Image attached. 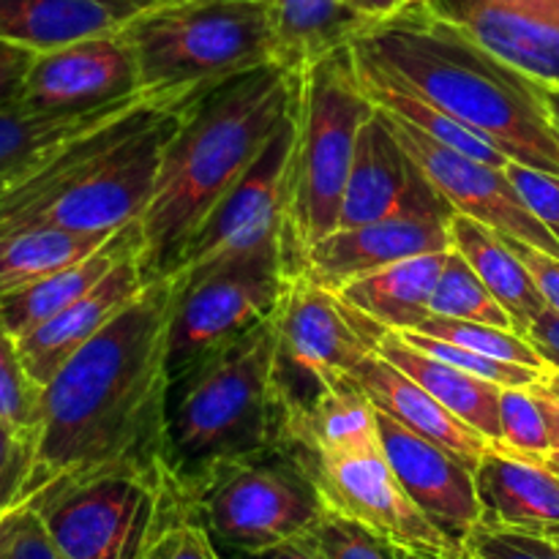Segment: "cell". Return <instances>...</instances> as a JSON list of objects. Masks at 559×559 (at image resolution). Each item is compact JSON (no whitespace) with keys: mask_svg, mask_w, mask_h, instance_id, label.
Returning a JSON list of instances; mask_svg holds the SVG:
<instances>
[{"mask_svg":"<svg viewBox=\"0 0 559 559\" xmlns=\"http://www.w3.org/2000/svg\"><path fill=\"white\" fill-rule=\"evenodd\" d=\"M147 559H224V555L218 551L216 540L211 538L205 524L191 513L164 535L162 544Z\"/></svg>","mask_w":559,"mask_h":559,"instance_id":"obj_43","label":"cell"},{"mask_svg":"<svg viewBox=\"0 0 559 559\" xmlns=\"http://www.w3.org/2000/svg\"><path fill=\"white\" fill-rule=\"evenodd\" d=\"M349 44L358 58L484 134L511 162L559 175V129L540 82L497 58L462 25L404 3L360 27Z\"/></svg>","mask_w":559,"mask_h":559,"instance_id":"obj_2","label":"cell"},{"mask_svg":"<svg viewBox=\"0 0 559 559\" xmlns=\"http://www.w3.org/2000/svg\"><path fill=\"white\" fill-rule=\"evenodd\" d=\"M404 338L409 344H415L424 353L435 355V358L445 360V364L456 366V369L467 371V374L480 377L486 382H495L500 388H533L538 382L549 380L551 371H540V369H530V366H519V364H508V360H497L489 358V355L473 353L467 347H459V344L445 342V338L429 336V333H418V331H404Z\"/></svg>","mask_w":559,"mask_h":559,"instance_id":"obj_36","label":"cell"},{"mask_svg":"<svg viewBox=\"0 0 559 559\" xmlns=\"http://www.w3.org/2000/svg\"><path fill=\"white\" fill-rule=\"evenodd\" d=\"M147 282L151 276L142 265V251H131L91 293L16 338L22 366L31 380L38 388L47 385L91 338H96L147 287Z\"/></svg>","mask_w":559,"mask_h":559,"instance_id":"obj_20","label":"cell"},{"mask_svg":"<svg viewBox=\"0 0 559 559\" xmlns=\"http://www.w3.org/2000/svg\"><path fill=\"white\" fill-rule=\"evenodd\" d=\"M151 93H136L126 102L104 104L87 112H41L22 98L0 104V191L25 178L33 167H38L69 140L107 123Z\"/></svg>","mask_w":559,"mask_h":559,"instance_id":"obj_25","label":"cell"},{"mask_svg":"<svg viewBox=\"0 0 559 559\" xmlns=\"http://www.w3.org/2000/svg\"><path fill=\"white\" fill-rule=\"evenodd\" d=\"M107 240L109 235L71 233L60 227H22L3 233L0 235V295L14 293L60 267L85 260Z\"/></svg>","mask_w":559,"mask_h":559,"instance_id":"obj_32","label":"cell"},{"mask_svg":"<svg viewBox=\"0 0 559 559\" xmlns=\"http://www.w3.org/2000/svg\"><path fill=\"white\" fill-rule=\"evenodd\" d=\"M175 282L147 287L41 388L31 500L60 480L169 464V320Z\"/></svg>","mask_w":559,"mask_h":559,"instance_id":"obj_1","label":"cell"},{"mask_svg":"<svg viewBox=\"0 0 559 559\" xmlns=\"http://www.w3.org/2000/svg\"><path fill=\"white\" fill-rule=\"evenodd\" d=\"M322 500L342 516L364 524L388 544L420 555H459L462 546L448 538L404 491L380 448L353 456L311 462Z\"/></svg>","mask_w":559,"mask_h":559,"instance_id":"obj_13","label":"cell"},{"mask_svg":"<svg viewBox=\"0 0 559 559\" xmlns=\"http://www.w3.org/2000/svg\"><path fill=\"white\" fill-rule=\"evenodd\" d=\"M0 559H69L49 535L33 506H20L0 519Z\"/></svg>","mask_w":559,"mask_h":559,"instance_id":"obj_41","label":"cell"},{"mask_svg":"<svg viewBox=\"0 0 559 559\" xmlns=\"http://www.w3.org/2000/svg\"><path fill=\"white\" fill-rule=\"evenodd\" d=\"M500 429L502 437L495 445L519 456L546 462L555 451L549 420L533 388H500Z\"/></svg>","mask_w":559,"mask_h":559,"instance_id":"obj_35","label":"cell"},{"mask_svg":"<svg viewBox=\"0 0 559 559\" xmlns=\"http://www.w3.org/2000/svg\"><path fill=\"white\" fill-rule=\"evenodd\" d=\"M353 380L364 388V393L380 413L402 424L404 429L442 445L453 456L462 459L467 467H478L484 453L489 451L491 442L484 435L469 429L462 418L442 407L420 382L404 374L399 366L382 358L380 353L366 358Z\"/></svg>","mask_w":559,"mask_h":559,"instance_id":"obj_23","label":"cell"},{"mask_svg":"<svg viewBox=\"0 0 559 559\" xmlns=\"http://www.w3.org/2000/svg\"><path fill=\"white\" fill-rule=\"evenodd\" d=\"M374 102L360 82L349 41L300 66L287 233V260L293 276L300 251L338 227L355 142L360 126L374 115Z\"/></svg>","mask_w":559,"mask_h":559,"instance_id":"obj_6","label":"cell"},{"mask_svg":"<svg viewBox=\"0 0 559 559\" xmlns=\"http://www.w3.org/2000/svg\"><path fill=\"white\" fill-rule=\"evenodd\" d=\"M382 115H385L388 126L404 145V151L424 169L426 178L435 183V189L445 197L453 211L486 224V227L506 235V238L522 240V243L535 246L546 254L559 257V238L555 229L546 227L524 205L506 169L464 156V153L420 134L418 129H413L404 120L393 118L388 112Z\"/></svg>","mask_w":559,"mask_h":559,"instance_id":"obj_14","label":"cell"},{"mask_svg":"<svg viewBox=\"0 0 559 559\" xmlns=\"http://www.w3.org/2000/svg\"><path fill=\"white\" fill-rule=\"evenodd\" d=\"M169 0H0V38L33 52L118 33Z\"/></svg>","mask_w":559,"mask_h":559,"instance_id":"obj_21","label":"cell"},{"mask_svg":"<svg viewBox=\"0 0 559 559\" xmlns=\"http://www.w3.org/2000/svg\"><path fill=\"white\" fill-rule=\"evenodd\" d=\"M145 93L123 31L36 52L20 98L41 112H87Z\"/></svg>","mask_w":559,"mask_h":559,"instance_id":"obj_15","label":"cell"},{"mask_svg":"<svg viewBox=\"0 0 559 559\" xmlns=\"http://www.w3.org/2000/svg\"><path fill=\"white\" fill-rule=\"evenodd\" d=\"M145 91H189L276 60L273 0H169L123 27Z\"/></svg>","mask_w":559,"mask_h":559,"instance_id":"obj_8","label":"cell"},{"mask_svg":"<svg viewBox=\"0 0 559 559\" xmlns=\"http://www.w3.org/2000/svg\"><path fill=\"white\" fill-rule=\"evenodd\" d=\"M355 63H358L360 82H364L366 93H369V98L374 102L377 109L404 120V123H409L413 129H418L420 134L431 136V140L464 153V156L478 158V162L491 164V167L500 169H506L508 164H511V158H508L495 142H489L484 134H478V131H473L469 126H464L462 120L448 115L445 109L435 107V104H429L426 98L404 91V87L396 85L391 76H385L380 69L366 63L358 55H355Z\"/></svg>","mask_w":559,"mask_h":559,"instance_id":"obj_30","label":"cell"},{"mask_svg":"<svg viewBox=\"0 0 559 559\" xmlns=\"http://www.w3.org/2000/svg\"><path fill=\"white\" fill-rule=\"evenodd\" d=\"M475 486L486 524L540 535L559 527V473L546 462L489 445L475 467Z\"/></svg>","mask_w":559,"mask_h":559,"instance_id":"obj_22","label":"cell"},{"mask_svg":"<svg viewBox=\"0 0 559 559\" xmlns=\"http://www.w3.org/2000/svg\"><path fill=\"white\" fill-rule=\"evenodd\" d=\"M202 91L151 93L66 142L0 191V235L22 227L112 235L140 222L156 189L164 147Z\"/></svg>","mask_w":559,"mask_h":559,"instance_id":"obj_4","label":"cell"},{"mask_svg":"<svg viewBox=\"0 0 559 559\" xmlns=\"http://www.w3.org/2000/svg\"><path fill=\"white\" fill-rule=\"evenodd\" d=\"M456 22L535 82L559 85V0H404Z\"/></svg>","mask_w":559,"mask_h":559,"instance_id":"obj_19","label":"cell"},{"mask_svg":"<svg viewBox=\"0 0 559 559\" xmlns=\"http://www.w3.org/2000/svg\"><path fill=\"white\" fill-rule=\"evenodd\" d=\"M278 377L289 413L333 382L353 380L366 358L380 349L388 328L311 278L289 276L276 309Z\"/></svg>","mask_w":559,"mask_h":559,"instance_id":"obj_11","label":"cell"},{"mask_svg":"<svg viewBox=\"0 0 559 559\" xmlns=\"http://www.w3.org/2000/svg\"><path fill=\"white\" fill-rule=\"evenodd\" d=\"M544 535H549V538L555 540V544H559V527L557 530H549V533H544Z\"/></svg>","mask_w":559,"mask_h":559,"instance_id":"obj_52","label":"cell"},{"mask_svg":"<svg viewBox=\"0 0 559 559\" xmlns=\"http://www.w3.org/2000/svg\"><path fill=\"white\" fill-rule=\"evenodd\" d=\"M224 559H331L322 551V546L317 544L314 535H298V538L282 540L276 546H267V549L257 551H224Z\"/></svg>","mask_w":559,"mask_h":559,"instance_id":"obj_46","label":"cell"},{"mask_svg":"<svg viewBox=\"0 0 559 559\" xmlns=\"http://www.w3.org/2000/svg\"><path fill=\"white\" fill-rule=\"evenodd\" d=\"M527 342L533 344L535 353L546 360L555 374H559V314L557 311L546 309L538 320L530 325Z\"/></svg>","mask_w":559,"mask_h":559,"instance_id":"obj_47","label":"cell"},{"mask_svg":"<svg viewBox=\"0 0 559 559\" xmlns=\"http://www.w3.org/2000/svg\"><path fill=\"white\" fill-rule=\"evenodd\" d=\"M506 240H508V246L516 251L519 260L524 262V267L530 271V276H533L540 298L546 300V309L557 311L559 314V257L546 254V251L522 243V240H513V238H506Z\"/></svg>","mask_w":559,"mask_h":559,"instance_id":"obj_44","label":"cell"},{"mask_svg":"<svg viewBox=\"0 0 559 559\" xmlns=\"http://www.w3.org/2000/svg\"><path fill=\"white\" fill-rule=\"evenodd\" d=\"M33 58H36L33 49L0 38V104L20 98Z\"/></svg>","mask_w":559,"mask_h":559,"instance_id":"obj_45","label":"cell"},{"mask_svg":"<svg viewBox=\"0 0 559 559\" xmlns=\"http://www.w3.org/2000/svg\"><path fill=\"white\" fill-rule=\"evenodd\" d=\"M273 22L276 60L293 69L349 41L364 27L349 0H273Z\"/></svg>","mask_w":559,"mask_h":559,"instance_id":"obj_31","label":"cell"},{"mask_svg":"<svg viewBox=\"0 0 559 559\" xmlns=\"http://www.w3.org/2000/svg\"><path fill=\"white\" fill-rule=\"evenodd\" d=\"M311 535L331 559H399L396 546L333 508H325Z\"/></svg>","mask_w":559,"mask_h":559,"instance_id":"obj_40","label":"cell"},{"mask_svg":"<svg viewBox=\"0 0 559 559\" xmlns=\"http://www.w3.org/2000/svg\"><path fill=\"white\" fill-rule=\"evenodd\" d=\"M418 333H429V336L445 338V342L459 344V347H467L473 349V353L489 355V358H497V360H508V364L551 371L549 366H546V360L535 353L533 344L527 342V336L511 331V328L484 325V322L448 320V317L431 314L429 320L418 328ZM551 374H555V371H551Z\"/></svg>","mask_w":559,"mask_h":559,"instance_id":"obj_34","label":"cell"},{"mask_svg":"<svg viewBox=\"0 0 559 559\" xmlns=\"http://www.w3.org/2000/svg\"><path fill=\"white\" fill-rule=\"evenodd\" d=\"M404 207L453 216V207L435 189L424 169L413 162L399 136L388 126L385 115L374 109L369 120L360 126L355 142L353 169L344 186L338 227H360V224L380 222Z\"/></svg>","mask_w":559,"mask_h":559,"instance_id":"obj_17","label":"cell"},{"mask_svg":"<svg viewBox=\"0 0 559 559\" xmlns=\"http://www.w3.org/2000/svg\"><path fill=\"white\" fill-rule=\"evenodd\" d=\"M535 396H538L540 407H544L546 420H549L551 440H555V451H559V374H551L549 380L533 385Z\"/></svg>","mask_w":559,"mask_h":559,"instance_id":"obj_48","label":"cell"},{"mask_svg":"<svg viewBox=\"0 0 559 559\" xmlns=\"http://www.w3.org/2000/svg\"><path fill=\"white\" fill-rule=\"evenodd\" d=\"M27 506L69 559H147L194 513L173 464H129L60 480Z\"/></svg>","mask_w":559,"mask_h":559,"instance_id":"obj_7","label":"cell"},{"mask_svg":"<svg viewBox=\"0 0 559 559\" xmlns=\"http://www.w3.org/2000/svg\"><path fill=\"white\" fill-rule=\"evenodd\" d=\"M404 5V0H349V9L355 11L364 25H371V22H380L385 16L396 14Z\"/></svg>","mask_w":559,"mask_h":559,"instance_id":"obj_49","label":"cell"},{"mask_svg":"<svg viewBox=\"0 0 559 559\" xmlns=\"http://www.w3.org/2000/svg\"><path fill=\"white\" fill-rule=\"evenodd\" d=\"M273 317L169 380L167 456L189 497L229 464L295 448Z\"/></svg>","mask_w":559,"mask_h":559,"instance_id":"obj_5","label":"cell"},{"mask_svg":"<svg viewBox=\"0 0 559 559\" xmlns=\"http://www.w3.org/2000/svg\"><path fill=\"white\" fill-rule=\"evenodd\" d=\"M429 306L431 314L448 317V320L484 322V325L516 331L511 314L502 309L500 300L491 295V289L480 282L478 273L469 267V262L456 249H448Z\"/></svg>","mask_w":559,"mask_h":559,"instance_id":"obj_33","label":"cell"},{"mask_svg":"<svg viewBox=\"0 0 559 559\" xmlns=\"http://www.w3.org/2000/svg\"><path fill=\"white\" fill-rule=\"evenodd\" d=\"M142 246H145L142 222L126 224L123 229L109 235L107 243L98 246L85 260L60 267V271L49 273V276L38 278L33 284H25L14 293L0 295V322L9 328L14 338L25 336L33 328L47 322L49 317L63 311L66 306L80 300L82 295L91 293L123 257H129L131 251H142Z\"/></svg>","mask_w":559,"mask_h":559,"instance_id":"obj_24","label":"cell"},{"mask_svg":"<svg viewBox=\"0 0 559 559\" xmlns=\"http://www.w3.org/2000/svg\"><path fill=\"white\" fill-rule=\"evenodd\" d=\"M513 189L519 191L524 205L540 218L549 229H559V175L544 173V169L527 167V164L511 162L506 167Z\"/></svg>","mask_w":559,"mask_h":559,"instance_id":"obj_42","label":"cell"},{"mask_svg":"<svg viewBox=\"0 0 559 559\" xmlns=\"http://www.w3.org/2000/svg\"><path fill=\"white\" fill-rule=\"evenodd\" d=\"M555 235H557V238H559V229H557V233H555Z\"/></svg>","mask_w":559,"mask_h":559,"instance_id":"obj_53","label":"cell"},{"mask_svg":"<svg viewBox=\"0 0 559 559\" xmlns=\"http://www.w3.org/2000/svg\"><path fill=\"white\" fill-rule=\"evenodd\" d=\"M448 233H451V249H456L469 262L480 282L500 300L502 309L511 314L516 333L527 336L530 325L546 311V300L540 298L524 262L508 246L506 235L456 211L448 218Z\"/></svg>","mask_w":559,"mask_h":559,"instance_id":"obj_29","label":"cell"},{"mask_svg":"<svg viewBox=\"0 0 559 559\" xmlns=\"http://www.w3.org/2000/svg\"><path fill=\"white\" fill-rule=\"evenodd\" d=\"M293 442L311 462L380 448L377 407L355 380L333 382L293 413Z\"/></svg>","mask_w":559,"mask_h":559,"instance_id":"obj_26","label":"cell"},{"mask_svg":"<svg viewBox=\"0 0 559 559\" xmlns=\"http://www.w3.org/2000/svg\"><path fill=\"white\" fill-rule=\"evenodd\" d=\"M377 353L399 366L404 374L413 377L415 382H420L442 407L451 409L469 429L484 435L491 445L500 442V385L467 374V371L424 353L396 331H388L382 336Z\"/></svg>","mask_w":559,"mask_h":559,"instance_id":"obj_27","label":"cell"},{"mask_svg":"<svg viewBox=\"0 0 559 559\" xmlns=\"http://www.w3.org/2000/svg\"><path fill=\"white\" fill-rule=\"evenodd\" d=\"M295 131H298V123H295L293 109L271 136L260 158L246 169L243 178L216 202V207L191 235L178 267L169 273L175 282L200 276L249 251L287 243Z\"/></svg>","mask_w":559,"mask_h":559,"instance_id":"obj_12","label":"cell"},{"mask_svg":"<svg viewBox=\"0 0 559 559\" xmlns=\"http://www.w3.org/2000/svg\"><path fill=\"white\" fill-rule=\"evenodd\" d=\"M462 555L467 559H559V544L549 535L480 522L462 540Z\"/></svg>","mask_w":559,"mask_h":559,"instance_id":"obj_39","label":"cell"},{"mask_svg":"<svg viewBox=\"0 0 559 559\" xmlns=\"http://www.w3.org/2000/svg\"><path fill=\"white\" fill-rule=\"evenodd\" d=\"M0 418L38 429L41 388L31 380L20 358L16 338L0 322Z\"/></svg>","mask_w":559,"mask_h":559,"instance_id":"obj_38","label":"cell"},{"mask_svg":"<svg viewBox=\"0 0 559 559\" xmlns=\"http://www.w3.org/2000/svg\"><path fill=\"white\" fill-rule=\"evenodd\" d=\"M287 243L265 246L222 262L186 282H175L169 320V380L197 360L238 342L276 314L289 284Z\"/></svg>","mask_w":559,"mask_h":559,"instance_id":"obj_10","label":"cell"},{"mask_svg":"<svg viewBox=\"0 0 559 559\" xmlns=\"http://www.w3.org/2000/svg\"><path fill=\"white\" fill-rule=\"evenodd\" d=\"M445 254L448 251H435L393 262L342 284L336 293L388 331H418L431 317V293Z\"/></svg>","mask_w":559,"mask_h":559,"instance_id":"obj_28","label":"cell"},{"mask_svg":"<svg viewBox=\"0 0 559 559\" xmlns=\"http://www.w3.org/2000/svg\"><path fill=\"white\" fill-rule=\"evenodd\" d=\"M300 69L278 60L205 87L167 142L151 205L142 213V265L162 278L191 235L260 158L298 102Z\"/></svg>","mask_w":559,"mask_h":559,"instance_id":"obj_3","label":"cell"},{"mask_svg":"<svg viewBox=\"0 0 559 559\" xmlns=\"http://www.w3.org/2000/svg\"><path fill=\"white\" fill-rule=\"evenodd\" d=\"M191 506L224 551H257L309 535L328 508L300 448H278L218 469L191 495Z\"/></svg>","mask_w":559,"mask_h":559,"instance_id":"obj_9","label":"cell"},{"mask_svg":"<svg viewBox=\"0 0 559 559\" xmlns=\"http://www.w3.org/2000/svg\"><path fill=\"white\" fill-rule=\"evenodd\" d=\"M382 453L409 500L451 540H462L484 522L475 469L437 442L404 429L377 409Z\"/></svg>","mask_w":559,"mask_h":559,"instance_id":"obj_18","label":"cell"},{"mask_svg":"<svg viewBox=\"0 0 559 559\" xmlns=\"http://www.w3.org/2000/svg\"><path fill=\"white\" fill-rule=\"evenodd\" d=\"M36 453L38 429L0 418V519L27 502Z\"/></svg>","mask_w":559,"mask_h":559,"instance_id":"obj_37","label":"cell"},{"mask_svg":"<svg viewBox=\"0 0 559 559\" xmlns=\"http://www.w3.org/2000/svg\"><path fill=\"white\" fill-rule=\"evenodd\" d=\"M448 249H451L448 216L404 207L380 222L333 229L325 238L314 240L300 251L295 273L322 287L338 289L342 284L393 262Z\"/></svg>","mask_w":559,"mask_h":559,"instance_id":"obj_16","label":"cell"},{"mask_svg":"<svg viewBox=\"0 0 559 559\" xmlns=\"http://www.w3.org/2000/svg\"><path fill=\"white\" fill-rule=\"evenodd\" d=\"M546 464H549V467L555 469V473H559V451H551L549 459H546Z\"/></svg>","mask_w":559,"mask_h":559,"instance_id":"obj_51","label":"cell"},{"mask_svg":"<svg viewBox=\"0 0 559 559\" xmlns=\"http://www.w3.org/2000/svg\"><path fill=\"white\" fill-rule=\"evenodd\" d=\"M540 96H544L546 109H549L551 120L559 129V85H551V82H540Z\"/></svg>","mask_w":559,"mask_h":559,"instance_id":"obj_50","label":"cell"}]
</instances>
